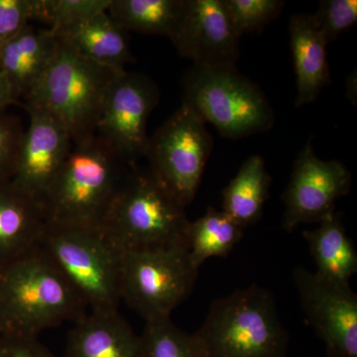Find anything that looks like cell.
<instances>
[{
	"label": "cell",
	"mask_w": 357,
	"mask_h": 357,
	"mask_svg": "<svg viewBox=\"0 0 357 357\" xmlns=\"http://www.w3.org/2000/svg\"><path fill=\"white\" fill-rule=\"evenodd\" d=\"M88 307L41 245L0 266V335L37 337Z\"/></svg>",
	"instance_id": "cell-1"
},
{
	"label": "cell",
	"mask_w": 357,
	"mask_h": 357,
	"mask_svg": "<svg viewBox=\"0 0 357 357\" xmlns=\"http://www.w3.org/2000/svg\"><path fill=\"white\" fill-rule=\"evenodd\" d=\"M130 169L96 134L75 142L42 203L47 223L100 229Z\"/></svg>",
	"instance_id": "cell-2"
},
{
	"label": "cell",
	"mask_w": 357,
	"mask_h": 357,
	"mask_svg": "<svg viewBox=\"0 0 357 357\" xmlns=\"http://www.w3.org/2000/svg\"><path fill=\"white\" fill-rule=\"evenodd\" d=\"M192 337L202 357H285L289 344L273 296L257 285L213 301Z\"/></svg>",
	"instance_id": "cell-3"
},
{
	"label": "cell",
	"mask_w": 357,
	"mask_h": 357,
	"mask_svg": "<svg viewBox=\"0 0 357 357\" xmlns=\"http://www.w3.org/2000/svg\"><path fill=\"white\" fill-rule=\"evenodd\" d=\"M190 220L184 206L149 169L131 168L100 229L119 253L185 246Z\"/></svg>",
	"instance_id": "cell-4"
},
{
	"label": "cell",
	"mask_w": 357,
	"mask_h": 357,
	"mask_svg": "<svg viewBox=\"0 0 357 357\" xmlns=\"http://www.w3.org/2000/svg\"><path fill=\"white\" fill-rule=\"evenodd\" d=\"M59 41L57 54L23 107H41L67 128L73 141L95 135L107 89L124 70L98 64Z\"/></svg>",
	"instance_id": "cell-5"
},
{
	"label": "cell",
	"mask_w": 357,
	"mask_h": 357,
	"mask_svg": "<svg viewBox=\"0 0 357 357\" xmlns=\"http://www.w3.org/2000/svg\"><path fill=\"white\" fill-rule=\"evenodd\" d=\"M183 103L223 137H248L274 126L266 96L236 66L192 65L185 77Z\"/></svg>",
	"instance_id": "cell-6"
},
{
	"label": "cell",
	"mask_w": 357,
	"mask_h": 357,
	"mask_svg": "<svg viewBox=\"0 0 357 357\" xmlns=\"http://www.w3.org/2000/svg\"><path fill=\"white\" fill-rule=\"evenodd\" d=\"M41 246L79 294L89 312L119 310L121 253L100 229L47 223Z\"/></svg>",
	"instance_id": "cell-7"
},
{
	"label": "cell",
	"mask_w": 357,
	"mask_h": 357,
	"mask_svg": "<svg viewBox=\"0 0 357 357\" xmlns=\"http://www.w3.org/2000/svg\"><path fill=\"white\" fill-rule=\"evenodd\" d=\"M198 273L185 246L121 253V301L145 321L171 318L192 293Z\"/></svg>",
	"instance_id": "cell-8"
},
{
	"label": "cell",
	"mask_w": 357,
	"mask_h": 357,
	"mask_svg": "<svg viewBox=\"0 0 357 357\" xmlns=\"http://www.w3.org/2000/svg\"><path fill=\"white\" fill-rule=\"evenodd\" d=\"M206 124L182 102L148 142V169L185 208L196 197L213 150V137Z\"/></svg>",
	"instance_id": "cell-9"
},
{
	"label": "cell",
	"mask_w": 357,
	"mask_h": 357,
	"mask_svg": "<svg viewBox=\"0 0 357 357\" xmlns=\"http://www.w3.org/2000/svg\"><path fill=\"white\" fill-rule=\"evenodd\" d=\"M159 100L158 86L139 73L124 70L107 89L96 134L131 168L145 158L150 137L147 121Z\"/></svg>",
	"instance_id": "cell-10"
},
{
	"label": "cell",
	"mask_w": 357,
	"mask_h": 357,
	"mask_svg": "<svg viewBox=\"0 0 357 357\" xmlns=\"http://www.w3.org/2000/svg\"><path fill=\"white\" fill-rule=\"evenodd\" d=\"M351 174L337 160L319 159L312 138L294 164L283 201L284 229L292 232L302 223L321 222L335 213V203L349 192Z\"/></svg>",
	"instance_id": "cell-11"
},
{
	"label": "cell",
	"mask_w": 357,
	"mask_h": 357,
	"mask_svg": "<svg viewBox=\"0 0 357 357\" xmlns=\"http://www.w3.org/2000/svg\"><path fill=\"white\" fill-rule=\"evenodd\" d=\"M301 306L328 356L357 357V296L349 284L326 280L297 268L293 273Z\"/></svg>",
	"instance_id": "cell-12"
},
{
	"label": "cell",
	"mask_w": 357,
	"mask_h": 357,
	"mask_svg": "<svg viewBox=\"0 0 357 357\" xmlns=\"http://www.w3.org/2000/svg\"><path fill=\"white\" fill-rule=\"evenodd\" d=\"M23 107L30 121L23 133L10 182L42 204L74 141L64 124L50 112L30 105Z\"/></svg>",
	"instance_id": "cell-13"
},
{
	"label": "cell",
	"mask_w": 357,
	"mask_h": 357,
	"mask_svg": "<svg viewBox=\"0 0 357 357\" xmlns=\"http://www.w3.org/2000/svg\"><path fill=\"white\" fill-rule=\"evenodd\" d=\"M241 38L222 0H185L182 20L170 40L194 64L236 66Z\"/></svg>",
	"instance_id": "cell-14"
},
{
	"label": "cell",
	"mask_w": 357,
	"mask_h": 357,
	"mask_svg": "<svg viewBox=\"0 0 357 357\" xmlns=\"http://www.w3.org/2000/svg\"><path fill=\"white\" fill-rule=\"evenodd\" d=\"M59 41L48 28L30 24L0 47V73L10 84L18 103L25 102L53 62Z\"/></svg>",
	"instance_id": "cell-15"
},
{
	"label": "cell",
	"mask_w": 357,
	"mask_h": 357,
	"mask_svg": "<svg viewBox=\"0 0 357 357\" xmlns=\"http://www.w3.org/2000/svg\"><path fill=\"white\" fill-rule=\"evenodd\" d=\"M139 335L117 311L88 312L68 335L63 357H138Z\"/></svg>",
	"instance_id": "cell-16"
},
{
	"label": "cell",
	"mask_w": 357,
	"mask_h": 357,
	"mask_svg": "<svg viewBox=\"0 0 357 357\" xmlns=\"http://www.w3.org/2000/svg\"><path fill=\"white\" fill-rule=\"evenodd\" d=\"M43 206L10 182L0 183V266L41 245Z\"/></svg>",
	"instance_id": "cell-17"
},
{
	"label": "cell",
	"mask_w": 357,
	"mask_h": 357,
	"mask_svg": "<svg viewBox=\"0 0 357 357\" xmlns=\"http://www.w3.org/2000/svg\"><path fill=\"white\" fill-rule=\"evenodd\" d=\"M289 32L297 77L295 107L298 109L314 102L321 89L331 84L330 67L326 60L328 44L319 32L312 14L293 15Z\"/></svg>",
	"instance_id": "cell-18"
},
{
	"label": "cell",
	"mask_w": 357,
	"mask_h": 357,
	"mask_svg": "<svg viewBox=\"0 0 357 357\" xmlns=\"http://www.w3.org/2000/svg\"><path fill=\"white\" fill-rule=\"evenodd\" d=\"M84 57L117 70L135 62L129 48L128 32L103 11L76 26L54 33Z\"/></svg>",
	"instance_id": "cell-19"
},
{
	"label": "cell",
	"mask_w": 357,
	"mask_h": 357,
	"mask_svg": "<svg viewBox=\"0 0 357 357\" xmlns=\"http://www.w3.org/2000/svg\"><path fill=\"white\" fill-rule=\"evenodd\" d=\"M318 274L326 280L349 284L357 272V252L337 213L319 222L314 230L303 232Z\"/></svg>",
	"instance_id": "cell-20"
},
{
	"label": "cell",
	"mask_w": 357,
	"mask_h": 357,
	"mask_svg": "<svg viewBox=\"0 0 357 357\" xmlns=\"http://www.w3.org/2000/svg\"><path fill=\"white\" fill-rule=\"evenodd\" d=\"M271 180L262 157H249L223 190V213L241 229L255 225L261 218Z\"/></svg>",
	"instance_id": "cell-21"
},
{
	"label": "cell",
	"mask_w": 357,
	"mask_h": 357,
	"mask_svg": "<svg viewBox=\"0 0 357 357\" xmlns=\"http://www.w3.org/2000/svg\"><path fill=\"white\" fill-rule=\"evenodd\" d=\"M185 0H110L107 13L126 32L172 38Z\"/></svg>",
	"instance_id": "cell-22"
},
{
	"label": "cell",
	"mask_w": 357,
	"mask_h": 357,
	"mask_svg": "<svg viewBox=\"0 0 357 357\" xmlns=\"http://www.w3.org/2000/svg\"><path fill=\"white\" fill-rule=\"evenodd\" d=\"M243 237V229L222 211L208 206L203 217L190 222L187 231L188 251L198 268L211 257H227Z\"/></svg>",
	"instance_id": "cell-23"
},
{
	"label": "cell",
	"mask_w": 357,
	"mask_h": 357,
	"mask_svg": "<svg viewBox=\"0 0 357 357\" xmlns=\"http://www.w3.org/2000/svg\"><path fill=\"white\" fill-rule=\"evenodd\" d=\"M138 357H202L192 335H188L171 318L145 321L139 335Z\"/></svg>",
	"instance_id": "cell-24"
},
{
	"label": "cell",
	"mask_w": 357,
	"mask_h": 357,
	"mask_svg": "<svg viewBox=\"0 0 357 357\" xmlns=\"http://www.w3.org/2000/svg\"><path fill=\"white\" fill-rule=\"evenodd\" d=\"M110 0H35L34 20L58 33L107 11Z\"/></svg>",
	"instance_id": "cell-25"
},
{
	"label": "cell",
	"mask_w": 357,
	"mask_h": 357,
	"mask_svg": "<svg viewBox=\"0 0 357 357\" xmlns=\"http://www.w3.org/2000/svg\"><path fill=\"white\" fill-rule=\"evenodd\" d=\"M232 27L239 36L261 30L278 17L285 2L281 0H222Z\"/></svg>",
	"instance_id": "cell-26"
},
{
	"label": "cell",
	"mask_w": 357,
	"mask_h": 357,
	"mask_svg": "<svg viewBox=\"0 0 357 357\" xmlns=\"http://www.w3.org/2000/svg\"><path fill=\"white\" fill-rule=\"evenodd\" d=\"M314 21L324 38L330 44L357 22V0L319 1Z\"/></svg>",
	"instance_id": "cell-27"
},
{
	"label": "cell",
	"mask_w": 357,
	"mask_h": 357,
	"mask_svg": "<svg viewBox=\"0 0 357 357\" xmlns=\"http://www.w3.org/2000/svg\"><path fill=\"white\" fill-rule=\"evenodd\" d=\"M24 130L20 117L0 112V183L13 178Z\"/></svg>",
	"instance_id": "cell-28"
},
{
	"label": "cell",
	"mask_w": 357,
	"mask_h": 357,
	"mask_svg": "<svg viewBox=\"0 0 357 357\" xmlns=\"http://www.w3.org/2000/svg\"><path fill=\"white\" fill-rule=\"evenodd\" d=\"M35 0H0V45L17 36L34 20Z\"/></svg>",
	"instance_id": "cell-29"
},
{
	"label": "cell",
	"mask_w": 357,
	"mask_h": 357,
	"mask_svg": "<svg viewBox=\"0 0 357 357\" xmlns=\"http://www.w3.org/2000/svg\"><path fill=\"white\" fill-rule=\"evenodd\" d=\"M0 357H57L37 337L0 335Z\"/></svg>",
	"instance_id": "cell-30"
},
{
	"label": "cell",
	"mask_w": 357,
	"mask_h": 357,
	"mask_svg": "<svg viewBox=\"0 0 357 357\" xmlns=\"http://www.w3.org/2000/svg\"><path fill=\"white\" fill-rule=\"evenodd\" d=\"M18 103L14 96L10 84L6 81L3 75L0 73V112H6L7 107Z\"/></svg>",
	"instance_id": "cell-31"
},
{
	"label": "cell",
	"mask_w": 357,
	"mask_h": 357,
	"mask_svg": "<svg viewBox=\"0 0 357 357\" xmlns=\"http://www.w3.org/2000/svg\"><path fill=\"white\" fill-rule=\"evenodd\" d=\"M326 357H333V356H328H328H326Z\"/></svg>",
	"instance_id": "cell-32"
},
{
	"label": "cell",
	"mask_w": 357,
	"mask_h": 357,
	"mask_svg": "<svg viewBox=\"0 0 357 357\" xmlns=\"http://www.w3.org/2000/svg\"><path fill=\"white\" fill-rule=\"evenodd\" d=\"M0 47H1V45H0Z\"/></svg>",
	"instance_id": "cell-33"
}]
</instances>
